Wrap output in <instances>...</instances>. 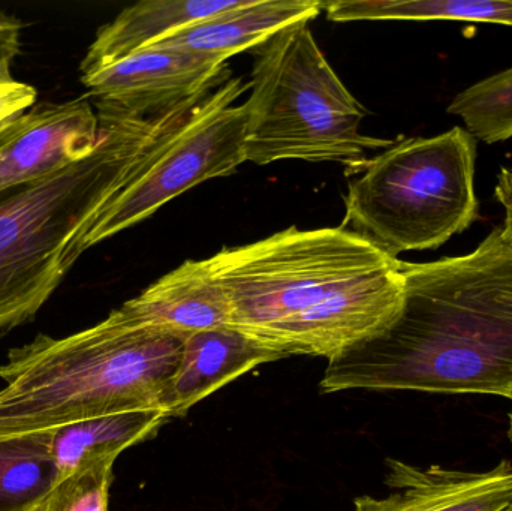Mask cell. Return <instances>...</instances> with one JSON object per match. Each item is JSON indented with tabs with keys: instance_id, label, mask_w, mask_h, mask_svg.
I'll list each match as a JSON object with an SVG mask.
<instances>
[{
	"instance_id": "cell-1",
	"label": "cell",
	"mask_w": 512,
	"mask_h": 511,
	"mask_svg": "<svg viewBox=\"0 0 512 511\" xmlns=\"http://www.w3.org/2000/svg\"><path fill=\"white\" fill-rule=\"evenodd\" d=\"M402 314L328 360L322 393L495 395L512 399V242L495 228L474 251L405 263Z\"/></svg>"
},
{
	"instance_id": "cell-2",
	"label": "cell",
	"mask_w": 512,
	"mask_h": 511,
	"mask_svg": "<svg viewBox=\"0 0 512 511\" xmlns=\"http://www.w3.org/2000/svg\"><path fill=\"white\" fill-rule=\"evenodd\" d=\"M231 326L283 356L331 360L402 314V261L346 228L289 227L207 258Z\"/></svg>"
},
{
	"instance_id": "cell-3",
	"label": "cell",
	"mask_w": 512,
	"mask_h": 511,
	"mask_svg": "<svg viewBox=\"0 0 512 511\" xmlns=\"http://www.w3.org/2000/svg\"><path fill=\"white\" fill-rule=\"evenodd\" d=\"M204 96L146 119L98 111L86 158L0 192V336L32 320L81 257L105 207L176 137Z\"/></svg>"
},
{
	"instance_id": "cell-4",
	"label": "cell",
	"mask_w": 512,
	"mask_h": 511,
	"mask_svg": "<svg viewBox=\"0 0 512 511\" xmlns=\"http://www.w3.org/2000/svg\"><path fill=\"white\" fill-rule=\"evenodd\" d=\"M185 339L129 326L113 311L74 335L14 348L0 366V440L162 408Z\"/></svg>"
},
{
	"instance_id": "cell-5",
	"label": "cell",
	"mask_w": 512,
	"mask_h": 511,
	"mask_svg": "<svg viewBox=\"0 0 512 511\" xmlns=\"http://www.w3.org/2000/svg\"><path fill=\"white\" fill-rule=\"evenodd\" d=\"M249 89L243 149L246 161L256 165L340 162L346 174H358L369 150L394 144L360 131L366 111L331 68L307 23L255 48Z\"/></svg>"
},
{
	"instance_id": "cell-6",
	"label": "cell",
	"mask_w": 512,
	"mask_h": 511,
	"mask_svg": "<svg viewBox=\"0 0 512 511\" xmlns=\"http://www.w3.org/2000/svg\"><path fill=\"white\" fill-rule=\"evenodd\" d=\"M475 164V138L460 126L394 143L349 182L340 227L394 258L441 248L480 218Z\"/></svg>"
},
{
	"instance_id": "cell-7",
	"label": "cell",
	"mask_w": 512,
	"mask_h": 511,
	"mask_svg": "<svg viewBox=\"0 0 512 511\" xmlns=\"http://www.w3.org/2000/svg\"><path fill=\"white\" fill-rule=\"evenodd\" d=\"M249 89L228 77L195 108L176 137L105 207L81 251L146 221L183 192L236 173L246 162V105L234 102Z\"/></svg>"
},
{
	"instance_id": "cell-8",
	"label": "cell",
	"mask_w": 512,
	"mask_h": 511,
	"mask_svg": "<svg viewBox=\"0 0 512 511\" xmlns=\"http://www.w3.org/2000/svg\"><path fill=\"white\" fill-rule=\"evenodd\" d=\"M231 77L227 60L207 54L146 48L81 75L98 111L146 119L206 95Z\"/></svg>"
},
{
	"instance_id": "cell-9",
	"label": "cell",
	"mask_w": 512,
	"mask_h": 511,
	"mask_svg": "<svg viewBox=\"0 0 512 511\" xmlns=\"http://www.w3.org/2000/svg\"><path fill=\"white\" fill-rule=\"evenodd\" d=\"M99 138L98 111L89 99L35 105L0 131V192L81 161Z\"/></svg>"
},
{
	"instance_id": "cell-10",
	"label": "cell",
	"mask_w": 512,
	"mask_h": 511,
	"mask_svg": "<svg viewBox=\"0 0 512 511\" xmlns=\"http://www.w3.org/2000/svg\"><path fill=\"white\" fill-rule=\"evenodd\" d=\"M387 470L385 483L393 492L382 498L358 497L355 511H508L512 506L508 461L477 473L387 459Z\"/></svg>"
},
{
	"instance_id": "cell-11",
	"label": "cell",
	"mask_w": 512,
	"mask_h": 511,
	"mask_svg": "<svg viewBox=\"0 0 512 511\" xmlns=\"http://www.w3.org/2000/svg\"><path fill=\"white\" fill-rule=\"evenodd\" d=\"M114 314L132 327L188 338L203 330L231 326L233 311L224 287L207 260H188L123 303Z\"/></svg>"
},
{
	"instance_id": "cell-12",
	"label": "cell",
	"mask_w": 512,
	"mask_h": 511,
	"mask_svg": "<svg viewBox=\"0 0 512 511\" xmlns=\"http://www.w3.org/2000/svg\"><path fill=\"white\" fill-rule=\"evenodd\" d=\"M283 357L233 326L194 333L185 339L162 410L168 417L186 416L192 407L246 372Z\"/></svg>"
},
{
	"instance_id": "cell-13",
	"label": "cell",
	"mask_w": 512,
	"mask_h": 511,
	"mask_svg": "<svg viewBox=\"0 0 512 511\" xmlns=\"http://www.w3.org/2000/svg\"><path fill=\"white\" fill-rule=\"evenodd\" d=\"M322 11L316 0H239L236 6L189 24L149 48H171L230 60L255 50L276 33L309 23Z\"/></svg>"
},
{
	"instance_id": "cell-14",
	"label": "cell",
	"mask_w": 512,
	"mask_h": 511,
	"mask_svg": "<svg viewBox=\"0 0 512 511\" xmlns=\"http://www.w3.org/2000/svg\"><path fill=\"white\" fill-rule=\"evenodd\" d=\"M239 0H144L123 9L96 33L81 62V75L119 62L171 33L227 11Z\"/></svg>"
},
{
	"instance_id": "cell-15",
	"label": "cell",
	"mask_w": 512,
	"mask_h": 511,
	"mask_svg": "<svg viewBox=\"0 0 512 511\" xmlns=\"http://www.w3.org/2000/svg\"><path fill=\"white\" fill-rule=\"evenodd\" d=\"M168 419L162 408H153L96 417L54 429L51 452L57 482L87 465L119 458L129 447L155 437Z\"/></svg>"
},
{
	"instance_id": "cell-16",
	"label": "cell",
	"mask_w": 512,
	"mask_h": 511,
	"mask_svg": "<svg viewBox=\"0 0 512 511\" xmlns=\"http://www.w3.org/2000/svg\"><path fill=\"white\" fill-rule=\"evenodd\" d=\"M322 9L337 23L450 20L512 27V0H340L322 3Z\"/></svg>"
},
{
	"instance_id": "cell-17",
	"label": "cell",
	"mask_w": 512,
	"mask_h": 511,
	"mask_svg": "<svg viewBox=\"0 0 512 511\" xmlns=\"http://www.w3.org/2000/svg\"><path fill=\"white\" fill-rule=\"evenodd\" d=\"M53 431L0 440V511H36L57 483Z\"/></svg>"
},
{
	"instance_id": "cell-18",
	"label": "cell",
	"mask_w": 512,
	"mask_h": 511,
	"mask_svg": "<svg viewBox=\"0 0 512 511\" xmlns=\"http://www.w3.org/2000/svg\"><path fill=\"white\" fill-rule=\"evenodd\" d=\"M448 113L466 123L469 134L487 144L512 138V68L460 92Z\"/></svg>"
},
{
	"instance_id": "cell-19",
	"label": "cell",
	"mask_w": 512,
	"mask_h": 511,
	"mask_svg": "<svg viewBox=\"0 0 512 511\" xmlns=\"http://www.w3.org/2000/svg\"><path fill=\"white\" fill-rule=\"evenodd\" d=\"M116 459H104L59 480L36 511H110Z\"/></svg>"
},
{
	"instance_id": "cell-20",
	"label": "cell",
	"mask_w": 512,
	"mask_h": 511,
	"mask_svg": "<svg viewBox=\"0 0 512 511\" xmlns=\"http://www.w3.org/2000/svg\"><path fill=\"white\" fill-rule=\"evenodd\" d=\"M36 90L14 77L0 78V131L35 107Z\"/></svg>"
},
{
	"instance_id": "cell-21",
	"label": "cell",
	"mask_w": 512,
	"mask_h": 511,
	"mask_svg": "<svg viewBox=\"0 0 512 511\" xmlns=\"http://www.w3.org/2000/svg\"><path fill=\"white\" fill-rule=\"evenodd\" d=\"M21 23L0 9V78L12 77V60L20 53Z\"/></svg>"
},
{
	"instance_id": "cell-22",
	"label": "cell",
	"mask_w": 512,
	"mask_h": 511,
	"mask_svg": "<svg viewBox=\"0 0 512 511\" xmlns=\"http://www.w3.org/2000/svg\"><path fill=\"white\" fill-rule=\"evenodd\" d=\"M495 197L496 200L499 201V204H502V207L505 209L504 224H502L501 227L502 230H504L505 236L512 242V194L496 186Z\"/></svg>"
},
{
	"instance_id": "cell-23",
	"label": "cell",
	"mask_w": 512,
	"mask_h": 511,
	"mask_svg": "<svg viewBox=\"0 0 512 511\" xmlns=\"http://www.w3.org/2000/svg\"><path fill=\"white\" fill-rule=\"evenodd\" d=\"M498 188L505 189V191L511 192L512 194V167H504L498 176Z\"/></svg>"
},
{
	"instance_id": "cell-24",
	"label": "cell",
	"mask_w": 512,
	"mask_h": 511,
	"mask_svg": "<svg viewBox=\"0 0 512 511\" xmlns=\"http://www.w3.org/2000/svg\"><path fill=\"white\" fill-rule=\"evenodd\" d=\"M512 401V399H511ZM510 437H511V440H512V413H511V416H510Z\"/></svg>"
},
{
	"instance_id": "cell-25",
	"label": "cell",
	"mask_w": 512,
	"mask_h": 511,
	"mask_svg": "<svg viewBox=\"0 0 512 511\" xmlns=\"http://www.w3.org/2000/svg\"><path fill=\"white\" fill-rule=\"evenodd\" d=\"M508 511H512V506L510 507V510H508Z\"/></svg>"
}]
</instances>
